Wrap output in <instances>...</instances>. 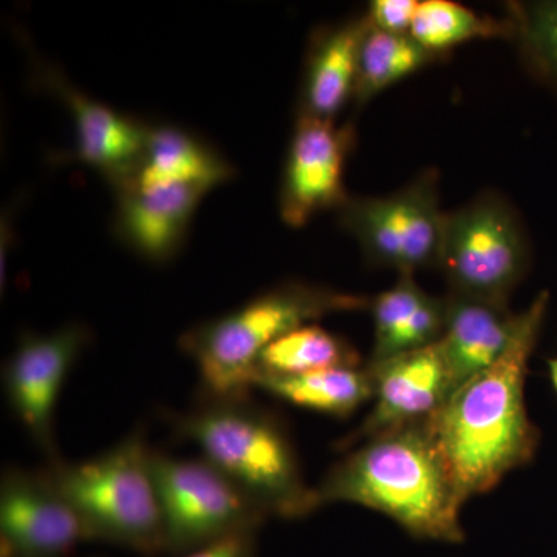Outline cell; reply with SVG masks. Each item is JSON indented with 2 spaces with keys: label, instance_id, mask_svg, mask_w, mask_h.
Here are the masks:
<instances>
[{
  "label": "cell",
  "instance_id": "obj_12",
  "mask_svg": "<svg viewBox=\"0 0 557 557\" xmlns=\"http://www.w3.org/2000/svg\"><path fill=\"white\" fill-rule=\"evenodd\" d=\"M375 383L373 408L339 448L376 437L391 429L434 417L450 397L448 368L438 343L369 364Z\"/></svg>",
  "mask_w": 557,
  "mask_h": 557
},
{
  "label": "cell",
  "instance_id": "obj_13",
  "mask_svg": "<svg viewBox=\"0 0 557 557\" xmlns=\"http://www.w3.org/2000/svg\"><path fill=\"white\" fill-rule=\"evenodd\" d=\"M36 79L72 112L78 159L120 188L137 171L149 126L83 94L42 62H36Z\"/></svg>",
  "mask_w": 557,
  "mask_h": 557
},
{
  "label": "cell",
  "instance_id": "obj_4",
  "mask_svg": "<svg viewBox=\"0 0 557 557\" xmlns=\"http://www.w3.org/2000/svg\"><path fill=\"white\" fill-rule=\"evenodd\" d=\"M370 299L338 289L285 282L180 338L199 370L203 397H248L260 355L293 330L344 311L366 310Z\"/></svg>",
  "mask_w": 557,
  "mask_h": 557
},
{
  "label": "cell",
  "instance_id": "obj_5",
  "mask_svg": "<svg viewBox=\"0 0 557 557\" xmlns=\"http://www.w3.org/2000/svg\"><path fill=\"white\" fill-rule=\"evenodd\" d=\"M150 453L138 429L106 453L75 463L57 458L46 471L90 539L156 552L164 548V528Z\"/></svg>",
  "mask_w": 557,
  "mask_h": 557
},
{
  "label": "cell",
  "instance_id": "obj_8",
  "mask_svg": "<svg viewBox=\"0 0 557 557\" xmlns=\"http://www.w3.org/2000/svg\"><path fill=\"white\" fill-rule=\"evenodd\" d=\"M336 214L368 259L399 276L437 267L446 212L440 208L434 171L386 197L348 196Z\"/></svg>",
  "mask_w": 557,
  "mask_h": 557
},
{
  "label": "cell",
  "instance_id": "obj_25",
  "mask_svg": "<svg viewBox=\"0 0 557 557\" xmlns=\"http://www.w3.org/2000/svg\"><path fill=\"white\" fill-rule=\"evenodd\" d=\"M252 534L255 531L233 534L194 549L183 557H252Z\"/></svg>",
  "mask_w": 557,
  "mask_h": 557
},
{
  "label": "cell",
  "instance_id": "obj_9",
  "mask_svg": "<svg viewBox=\"0 0 557 557\" xmlns=\"http://www.w3.org/2000/svg\"><path fill=\"white\" fill-rule=\"evenodd\" d=\"M90 341L89 329L70 324L25 333L3 368V388L14 416L47 456L57 460L54 412L70 370Z\"/></svg>",
  "mask_w": 557,
  "mask_h": 557
},
{
  "label": "cell",
  "instance_id": "obj_26",
  "mask_svg": "<svg viewBox=\"0 0 557 557\" xmlns=\"http://www.w3.org/2000/svg\"><path fill=\"white\" fill-rule=\"evenodd\" d=\"M549 380L557 394V358L548 359Z\"/></svg>",
  "mask_w": 557,
  "mask_h": 557
},
{
  "label": "cell",
  "instance_id": "obj_22",
  "mask_svg": "<svg viewBox=\"0 0 557 557\" xmlns=\"http://www.w3.org/2000/svg\"><path fill=\"white\" fill-rule=\"evenodd\" d=\"M410 38L429 53L442 57L446 51L475 39H509L507 21L480 16L468 7L450 0H423L418 5Z\"/></svg>",
  "mask_w": 557,
  "mask_h": 557
},
{
  "label": "cell",
  "instance_id": "obj_7",
  "mask_svg": "<svg viewBox=\"0 0 557 557\" xmlns=\"http://www.w3.org/2000/svg\"><path fill=\"white\" fill-rule=\"evenodd\" d=\"M150 468L159 493L164 548L190 553L220 539L255 531L267 518L205 458H177L152 449Z\"/></svg>",
  "mask_w": 557,
  "mask_h": 557
},
{
  "label": "cell",
  "instance_id": "obj_19",
  "mask_svg": "<svg viewBox=\"0 0 557 557\" xmlns=\"http://www.w3.org/2000/svg\"><path fill=\"white\" fill-rule=\"evenodd\" d=\"M327 416L348 417L373 399L375 383L366 368H333L300 375H256L251 388Z\"/></svg>",
  "mask_w": 557,
  "mask_h": 557
},
{
  "label": "cell",
  "instance_id": "obj_14",
  "mask_svg": "<svg viewBox=\"0 0 557 557\" xmlns=\"http://www.w3.org/2000/svg\"><path fill=\"white\" fill-rule=\"evenodd\" d=\"M445 300V330L438 346L448 368L450 395L490 369L505 354L519 314L508 302L449 292Z\"/></svg>",
  "mask_w": 557,
  "mask_h": 557
},
{
  "label": "cell",
  "instance_id": "obj_16",
  "mask_svg": "<svg viewBox=\"0 0 557 557\" xmlns=\"http://www.w3.org/2000/svg\"><path fill=\"white\" fill-rule=\"evenodd\" d=\"M369 27L364 16L318 33L307 60L299 115L333 121L354 100L359 51Z\"/></svg>",
  "mask_w": 557,
  "mask_h": 557
},
{
  "label": "cell",
  "instance_id": "obj_6",
  "mask_svg": "<svg viewBox=\"0 0 557 557\" xmlns=\"http://www.w3.org/2000/svg\"><path fill=\"white\" fill-rule=\"evenodd\" d=\"M530 262L525 231L515 209L486 194L446 212L437 267L450 292L508 302Z\"/></svg>",
  "mask_w": 557,
  "mask_h": 557
},
{
  "label": "cell",
  "instance_id": "obj_18",
  "mask_svg": "<svg viewBox=\"0 0 557 557\" xmlns=\"http://www.w3.org/2000/svg\"><path fill=\"white\" fill-rule=\"evenodd\" d=\"M234 171L225 159L200 139L177 127H149L137 171L120 188L196 185L209 190L228 182Z\"/></svg>",
  "mask_w": 557,
  "mask_h": 557
},
{
  "label": "cell",
  "instance_id": "obj_1",
  "mask_svg": "<svg viewBox=\"0 0 557 557\" xmlns=\"http://www.w3.org/2000/svg\"><path fill=\"white\" fill-rule=\"evenodd\" d=\"M548 306L549 293H539L519 313L515 336L500 359L458 388L431 417L435 438L465 502L493 490L536 454L539 431L528 416L525 379Z\"/></svg>",
  "mask_w": 557,
  "mask_h": 557
},
{
  "label": "cell",
  "instance_id": "obj_10",
  "mask_svg": "<svg viewBox=\"0 0 557 557\" xmlns=\"http://www.w3.org/2000/svg\"><path fill=\"white\" fill-rule=\"evenodd\" d=\"M3 557H62L90 539L49 472L9 468L0 483Z\"/></svg>",
  "mask_w": 557,
  "mask_h": 557
},
{
  "label": "cell",
  "instance_id": "obj_2",
  "mask_svg": "<svg viewBox=\"0 0 557 557\" xmlns=\"http://www.w3.org/2000/svg\"><path fill=\"white\" fill-rule=\"evenodd\" d=\"M318 507L354 504L395 520L412 536L457 544L465 539L458 493L431 418L362 442L314 487Z\"/></svg>",
  "mask_w": 557,
  "mask_h": 557
},
{
  "label": "cell",
  "instance_id": "obj_15",
  "mask_svg": "<svg viewBox=\"0 0 557 557\" xmlns=\"http://www.w3.org/2000/svg\"><path fill=\"white\" fill-rule=\"evenodd\" d=\"M116 193L121 239L150 262H166L185 240L194 212L209 189L196 185L127 186Z\"/></svg>",
  "mask_w": 557,
  "mask_h": 557
},
{
  "label": "cell",
  "instance_id": "obj_23",
  "mask_svg": "<svg viewBox=\"0 0 557 557\" xmlns=\"http://www.w3.org/2000/svg\"><path fill=\"white\" fill-rule=\"evenodd\" d=\"M505 21L528 70L557 91V0L509 2Z\"/></svg>",
  "mask_w": 557,
  "mask_h": 557
},
{
  "label": "cell",
  "instance_id": "obj_21",
  "mask_svg": "<svg viewBox=\"0 0 557 557\" xmlns=\"http://www.w3.org/2000/svg\"><path fill=\"white\" fill-rule=\"evenodd\" d=\"M357 366L358 354L346 341L319 325L307 324L293 330L267 347L260 355L255 376L300 375L314 370Z\"/></svg>",
  "mask_w": 557,
  "mask_h": 557
},
{
  "label": "cell",
  "instance_id": "obj_20",
  "mask_svg": "<svg viewBox=\"0 0 557 557\" xmlns=\"http://www.w3.org/2000/svg\"><path fill=\"white\" fill-rule=\"evenodd\" d=\"M437 60L438 57L424 50L410 35H392L369 27L359 51L354 100L364 104Z\"/></svg>",
  "mask_w": 557,
  "mask_h": 557
},
{
  "label": "cell",
  "instance_id": "obj_11",
  "mask_svg": "<svg viewBox=\"0 0 557 557\" xmlns=\"http://www.w3.org/2000/svg\"><path fill=\"white\" fill-rule=\"evenodd\" d=\"M351 145L350 127L298 116L278 197L281 218L287 225L300 228L319 212L338 209L348 199L344 168Z\"/></svg>",
  "mask_w": 557,
  "mask_h": 557
},
{
  "label": "cell",
  "instance_id": "obj_17",
  "mask_svg": "<svg viewBox=\"0 0 557 557\" xmlns=\"http://www.w3.org/2000/svg\"><path fill=\"white\" fill-rule=\"evenodd\" d=\"M373 350L369 364L434 346L445 330V300L428 295L410 274L370 299Z\"/></svg>",
  "mask_w": 557,
  "mask_h": 557
},
{
  "label": "cell",
  "instance_id": "obj_3",
  "mask_svg": "<svg viewBox=\"0 0 557 557\" xmlns=\"http://www.w3.org/2000/svg\"><path fill=\"white\" fill-rule=\"evenodd\" d=\"M175 431L199 448L267 516L298 519L317 511L314 487L300 472L287 432L248 397L211 398L172 416Z\"/></svg>",
  "mask_w": 557,
  "mask_h": 557
},
{
  "label": "cell",
  "instance_id": "obj_24",
  "mask_svg": "<svg viewBox=\"0 0 557 557\" xmlns=\"http://www.w3.org/2000/svg\"><path fill=\"white\" fill-rule=\"evenodd\" d=\"M420 0H373L368 17L370 27L392 35H409Z\"/></svg>",
  "mask_w": 557,
  "mask_h": 557
}]
</instances>
